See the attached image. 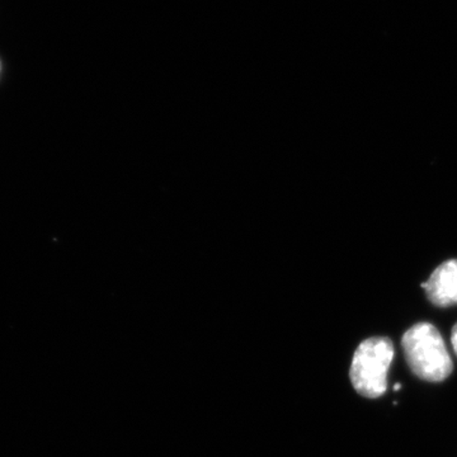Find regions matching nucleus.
Here are the masks:
<instances>
[{"mask_svg":"<svg viewBox=\"0 0 457 457\" xmlns=\"http://www.w3.org/2000/svg\"><path fill=\"white\" fill-rule=\"evenodd\" d=\"M400 389H402V385L400 384H396L395 386H394V390H395V392H399Z\"/></svg>","mask_w":457,"mask_h":457,"instance_id":"5","label":"nucleus"},{"mask_svg":"<svg viewBox=\"0 0 457 457\" xmlns=\"http://www.w3.org/2000/svg\"><path fill=\"white\" fill-rule=\"evenodd\" d=\"M409 369L417 378L428 383L446 380L453 370L446 343L437 328L418 323L408 329L402 339Z\"/></svg>","mask_w":457,"mask_h":457,"instance_id":"1","label":"nucleus"},{"mask_svg":"<svg viewBox=\"0 0 457 457\" xmlns=\"http://www.w3.org/2000/svg\"><path fill=\"white\" fill-rule=\"evenodd\" d=\"M451 343H453V351H455L457 356V323L453 328V333H451Z\"/></svg>","mask_w":457,"mask_h":457,"instance_id":"4","label":"nucleus"},{"mask_svg":"<svg viewBox=\"0 0 457 457\" xmlns=\"http://www.w3.org/2000/svg\"><path fill=\"white\" fill-rule=\"evenodd\" d=\"M427 297L438 308L457 305V260L445 262L423 282Z\"/></svg>","mask_w":457,"mask_h":457,"instance_id":"3","label":"nucleus"},{"mask_svg":"<svg viewBox=\"0 0 457 457\" xmlns=\"http://www.w3.org/2000/svg\"><path fill=\"white\" fill-rule=\"evenodd\" d=\"M394 345L386 337H372L359 345L350 370L351 383L360 395L380 398L387 389Z\"/></svg>","mask_w":457,"mask_h":457,"instance_id":"2","label":"nucleus"},{"mask_svg":"<svg viewBox=\"0 0 457 457\" xmlns=\"http://www.w3.org/2000/svg\"><path fill=\"white\" fill-rule=\"evenodd\" d=\"M0 71H2V64H0Z\"/></svg>","mask_w":457,"mask_h":457,"instance_id":"6","label":"nucleus"}]
</instances>
